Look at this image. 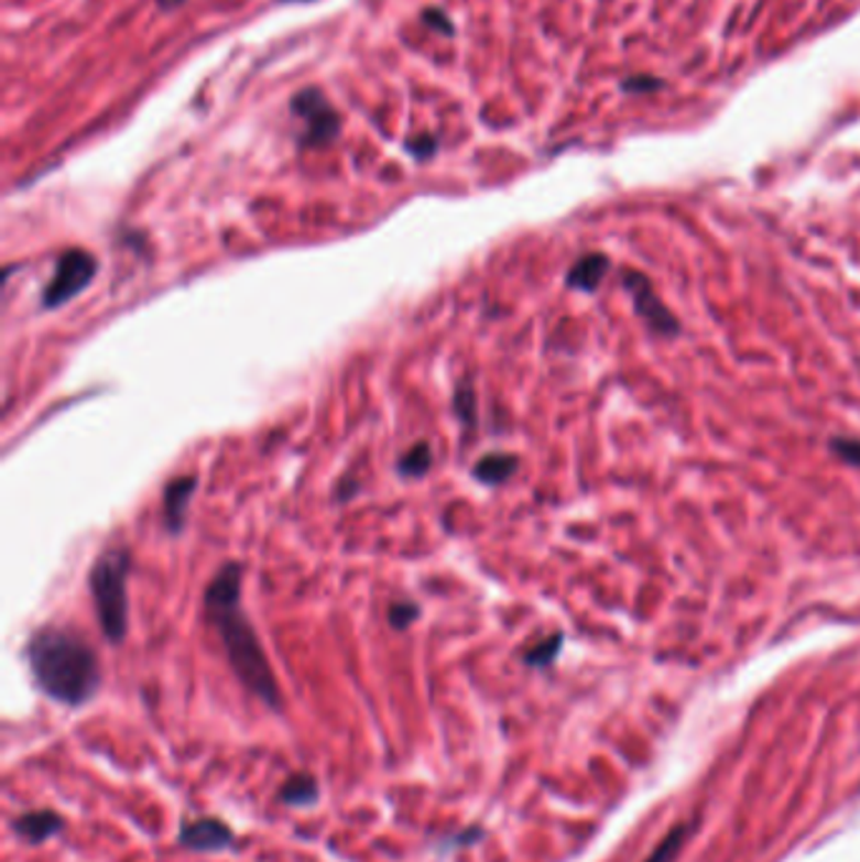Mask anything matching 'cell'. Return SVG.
<instances>
[{
  "mask_svg": "<svg viewBox=\"0 0 860 862\" xmlns=\"http://www.w3.org/2000/svg\"><path fill=\"white\" fill-rule=\"evenodd\" d=\"M242 568L238 563H225L215 572L210 586L205 590V618L220 635L225 656L232 666L235 676L246 689L258 696L265 707L281 711L283 696L277 689L271 661H268L263 643H260L253 623L242 611Z\"/></svg>",
  "mask_w": 860,
  "mask_h": 862,
  "instance_id": "obj_1",
  "label": "cell"
},
{
  "mask_svg": "<svg viewBox=\"0 0 860 862\" xmlns=\"http://www.w3.org/2000/svg\"><path fill=\"white\" fill-rule=\"evenodd\" d=\"M23 653L33 681L51 701L76 709L97 696L101 686L99 658L78 633L43 625L31 635Z\"/></svg>",
  "mask_w": 860,
  "mask_h": 862,
  "instance_id": "obj_2",
  "label": "cell"
},
{
  "mask_svg": "<svg viewBox=\"0 0 860 862\" xmlns=\"http://www.w3.org/2000/svg\"><path fill=\"white\" fill-rule=\"evenodd\" d=\"M129 570L132 557L124 547H109L94 560L89 572L94 611L109 643H121L129 631Z\"/></svg>",
  "mask_w": 860,
  "mask_h": 862,
  "instance_id": "obj_3",
  "label": "cell"
},
{
  "mask_svg": "<svg viewBox=\"0 0 860 862\" xmlns=\"http://www.w3.org/2000/svg\"><path fill=\"white\" fill-rule=\"evenodd\" d=\"M99 273V260L89 250H66L58 258L54 277H51L46 291H43V308H58L81 295L94 283Z\"/></svg>",
  "mask_w": 860,
  "mask_h": 862,
  "instance_id": "obj_4",
  "label": "cell"
},
{
  "mask_svg": "<svg viewBox=\"0 0 860 862\" xmlns=\"http://www.w3.org/2000/svg\"><path fill=\"white\" fill-rule=\"evenodd\" d=\"M291 109L303 121L301 142L306 146H324L334 142L338 132H341V119H338L336 109L318 89L295 94Z\"/></svg>",
  "mask_w": 860,
  "mask_h": 862,
  "instance_id": "obj_5",
  "label": "cell"
},
{
  "mask_svg": "<svg viewBox=\"0 0 860 862\" xmlns=\"http://www.w3.org/2000/svg\"><path fill=\"white\" fill-rule=\"evenodd\" d=\"M623 285H625V291L631 293L633 308H636L639 316L646 320L649 328L654 330V334H658V336L679 334V320L668 313V308L664 306L662 298H658L654 285H651V281L644 273H639V270H629V273L623 275Z\"/></svg>",
  "mask_w": 860,
  "mask_h": 862,
  "instance_id": "obj_6",
  "label": "cell"
},
{
  "mask_svg": "<svg viewBox=\"0 0 860 862\" xmlns=\"http://www.w3.org/2000/svg\"><path fill=\"white\" fill-rule=\"evenodd\" d=\"M179 844L185 850L195 852H220L235 844V832L222 820L215 817H203V820L185 822L177 834Z\"/></svg>",
  "mask_w": 860,
  "mask_h": 862,
  "instance_id": "obj_7",
  "label": "cell"
},
{
  "mask_svg": "<svg viewBox=\"0 0 860 862\" xmlns=\"http://www.w3.org/2000/svg\"><path fill=\"white\" fill-rule=\"evenodd\" d=\"M195 490H197V477H193V474L175 477L164 484L162 520H164V527H167L172 535H177V533H182V530H185L189 502H193V498H195Z\"/></svg>",
  "mask_w": 860,
  "mask_h": 862,
  "instance_id": "obj_8",
  "label": "cell"
},
{
  "mask_svg": "<svg viewBox=\"0 0 860 862\" xmlns=\"http://www.w3.org/2000/svg\"><path fill=\"white\" fill-rule=\"evenodd\" d=\"M11 830L19 834L23 842L41 844L64 830V820H61L56 812H51V809H36V812H25L21 817H15L11 822Z\"/></svg>",
  "mask_w": 860,
  "mask_h": 862,
  "instance_id": "obj_9",
  "label": "cell"
},
{
  "mask_svg": "<svg viewBox=\"0 0 860 862\" xmlns=\"http://www.w3.org/2000/svg\"><path fill=\"white\" fill-rule=\"evenodd\" d=\"M608 270H611V260H608V255H603V252H590V255H584L568 270L566 283L570 287H576V291L594 293L596 287L603 283Z\"/></svg>",
  "mask_w": 860,
  "mask_h": 862,
  "instance_id": "obj_10",
  "label": "cell"
},
{
  "mask_svg": "<svg viewBox=\"0 0 860 862\" xmlns=\"http://www.w3.org/2000/svg\"><path fill=\"white\" fill-rule=\"evenodd\" d=\"M520 459L515 455H508V451H494V455H485L477 465L472 467V474L477 482L488 484V487H498L505 484L508 479L518 472Z\"/></svg>",
  "mask_w": 860,
  "mask_h": 862,
  "instance_id": "obj_11",
  "label": "cell"
},
{
  "mask_svg": "<svg viewBox=\"0 0 860 862\" xmlns=\"http://www.w3.org/2000/svg\"><path fill=\"white\" fill-rule=\"evenodd\" d=\"M320 797V787L313 774L308 772H298V774H291L289 779L283 782L281 792H277V799H281L283 805H291V807H303V805H316Z\"/></svg>",
  "mask_w": 860,
  "mask_h": 862,
  "instance_id": "obj_12",
  "label": "cell"
},
{
  "mask_svg": "<svg viewBox=\"0 0 860 862\" xmlns=\"http://www.w3.org/2000/svg\"><path fill=\"white\" fill-rule=\"evenodd\" d=\"M432 447L427 441H420L412 449H406L402 459L396 461V472L402 477H424L432 469Z\"/></svg>",
  "mask_w": 860,
  "mask_h": 862,
  "instance_id": "obj_13",
  "label": "cell"
},
{
  "mask_svg": "<svg viewBox=\"0 0 860 862\" xmlns=\"http://www.w3.org/2000/svg\"><path fill=\"white\" fill-rule=\"evenodd\" d=\"M692 832H694L692 822L672 827V832H668L666 838L656 844V850L651 852L644 862H674L676 855H679V850L684 848V842L689 840Z\"/></svg>",
  "mask_w": 860,
  "mask_h": 862,
  "instance_id": "obj_14",
  "label": "cell"
},
{
  "mask_svg": "<svg viewBox=\"0 0 860 862\" xmlns=\"http://www.w3.org/2000/svg\"><path fill=\"white\" fill-rule=\"evenodd\" d=\"M560 648H563V633L547 635V639H543L541 643H535V646L525 653V664L533 666V668L551 666L553 661L558 658Z\"/></svg>",
  "mask_w": 860,
  "mask_h": 862,
  "instance_id": "obj_15",
  "label": "cell"
},
{
  "mask_svg": "<svg viewBox=\"0 0 860 862\" xmlns=\"http://www.w3.org/2000/svg\"><path fill=\"white\" fill-rule=\"evenodd\" d=\"M422 615V608L414 603V600H396V603H391L389 608V623L391 629L396 631H406L412 623L420 621Z\"/></svg>",
  "mask_w": 860,
  "mask_h": 862,
  "instance_id": "obj_16",
  "label": "cell"
},
{
  "mask_svg": "<svg viewBox=\"0 0 860 862\" xmlns=\"http://www.w3.org/2000/svg\"><path fill=\"white\" fill-rule=\"evenodd\" d=\"M455 412H457L459 419H462V424L475 426V419H477V414H475V391H472V386H469V383H467V386L457 389Z\"/></svg>",
  "mask_w": 860,
  "mask_h": 862,
  "instance_id": "obj_17",
  "label": "cell"
},
{
  "mask_svg": "<svg viewBox=\"0 0 860 862\" xmlns=\"http://www.w3.org/2000/svg\"><path fill=\"white\" fill-rule=\"evenodd\" d=\"M830 449L832 455L846 461V465L860 467V439H848V437L830 439Z\"/></svg>",
  "mask_w": 860,
  "mask_h": 862,
  "instance_id": "obj_18",
  "label": "cell"
},
{
  "mask_svg": "<svg viewBox=\"0 0 860 862\" xmlns=\"http://www.w3.org/2000/svg\"><path fill=\"white\" fill-rule=\"evenodd\" d=\"M662 81L656 76H629L623 81V91L625 94H644V91H656L662 89Z\"/></svg>",
  "mask_w": 860,
  "mask_h": 862,
  "instance_id": "obj_19",
  "label": "cell"
},
{
  "mask_svg": "<svg viewBox=\"0 0 860 862\" xmlns=\"http://www.w3.org/2000/svg\"><path fill=\"white\" fill-rule=\"evenodd\" d=\"M422 21L427 23V25H432V29L442 31V33H451V23H449L447 15L439 13V11H434V8L422 15Z\"/></svg>",
  "mask_w": 860,
  "mask_h": 862,
  "instance_id": "obj_20",
  "label": "cell"
},
{
  "mask_svg": "<svg viewBox=\"0 0 860 862\" xmlns=\"http://www.w3.org/2000/svg\"><path fill=\"white\" fill-rule=\"evenodd\" d=\"M410 150L416 154V156H429L432 152H434V142H432V139H422V142H420V146H416V144H412L410 146Z\"/></svg>",
  "mask_w": 860,
  "mask_h": 862,
  "instance_id": "obj_21",
  "label": "cell"
},
{
  "mask_svg": "<svg viewBox=\"0 0 860 862\" xmlns=\"http://www.w3.org/2000/svg\"><path fill=\"white\" fill-rule=\"evenodd\" d=\"M187 0H156V6H160V11H175V8L185 6Z\"/></svg>",
  "mask_w": 860,
  "mask_h": 862,
  "instance_id": "obj_22",
  "label": "cell"
}]
</instances>
